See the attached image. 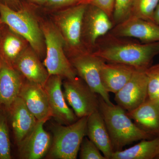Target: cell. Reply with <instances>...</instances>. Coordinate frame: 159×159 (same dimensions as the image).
Listing matches in <instances>:
<instances>
[{
    "label": "cell",
    "mask_w": 159,
    "mask_h": 159,
    "mask_svg": "<svg viewBox=\"0 0 159 159\" xmlns=\"http://www.w3.org/2000/svg\"><path fill=\"white\" fill-rule=\"evenodd\" d=\"M92 53L105 62L122 64L145 71L159 54V42L142 43L109 32L98 40Z\"/></svg>",
    "instance_id": "cell-1"
},
{
    "label": "cell",
    "mask_w": 159,
    "mask_h": 159,
    "mask_svg": "<svg viewBox=\"0 0 159 159\" xmlns=\"http://www.w3.org/2000/svg\"><path fill=\"white\" fill-rule=\"evenodd\" d=\"M42 11L39 6L22 0L18 10L0 2V19L5 25L24 37L41 60L45 57L44 37L40 25Z\"/></svg>",
    "instance_id": "cell-2"
},
{
    "label": "cell",
    "mask_w": 159,
    "mask_h": 159,
    "mask_svg": "<svg viewBox=\"0 0 159 159\" xmlns=\"http://www.w3.org/2000/svg\"><path fill=\"white\" fill-rule=\"evenodd\" d=\"M99 110L115 151L122 150L123 147L133 142L152 138L133 122L125 109L118 104L107 103L99 96Z\"/></svg>",
    "instance_id": "cell-3"
},
{
    "label": "cell",
    "mask_w": 159,
    "mask_h": 159,
    "mask_svg": "<svg viewBox=\"0 0 159 159\" xmlns=\"http://www.w3.org/2000/svg\"><path fill=\"white\" fill-rule=\"evenodd\" d=\"M40 25L46 47L43 62L49 76L57 75L65 79H74L77 77V73L66 54L64 42L59 31L49 17L42 16Z\"/></svg>",
    "instance_id": "cell-4"
},
{
    "label": "cell",
    "mask_w": 159,
    "mask_h": 159,
    "mask_svg": "<svg viewBox=\"0 0 159 159\" xmlns=\"http://www.w3.org/2000/svg\"><path fill=\"white\" fill-rule=\"evenodd\" d=\"M88 5L81 3L48 14L63 39L69 59L89 52L82 40L83 21Z\"/></svg>",
    "instance_id": "cell-5"
},
{
    "label": "cell",
    "mask_w": 159,
    "mask_h": 159,
    "mask_svg": "<svg viewBox=\"0 0 159 159\" xmlns=\"http://www.w3.org/2000/svg\"><path fill=\"white\" fill-rule=\"evenodd\" d=\"M88 117H82L69 125L53 124V140L48 158L76 159L83 140L87 135Z\"/></svg>",
    "instance_id": "cell-6"
},
{
    "label": "cell",
    "mask_w": 159,
    "mask_h": 159,
    "mask_svg": "<svg viewBox=\"0 0 159 159\" xmlns=\"http://www.w3.org/2000/svg\"><path fill=\"white\" fill-rule=\"evenodd\" d=\"M66 101L78 118L88 117L99 110V97L80 77L62 82Z\"/></svg>",
    "instance_id": "cell-7"
},
{
    "label": "cell",
    "mask_w": 159,
    "mask_h": 159,
    "mask_svg": "<svg viewBox=\"0 0 159 159\" xmlns=\"http://www.w3.org/2000/svg\"><path fill=\"white\" fill-rule=\"evenodd\" d=\"M69 59L77 76L107 103L112 104L109 93L103 87L100 77V67L104 61L89 52H84Z\"/></svg>",
    "instance_id": "cell-8"
},
{
    "label": "cell",
    "mask_w": 159,
    "mask_h": 159,
    "mask_svg": "<svg viewBox=\"0 0 159 159\" xmlns=\"http://www.w3.org/2000/svg\"><path fill=\"white\" fill-rule=\"evenodd\" d=\"M114 26L112 20L105 11L88 4L83 21L82 40L86 49L93 52L98 40L108 34Z\"/></svg>",
    "instance_id": "cell-9"
},
{
    "label": "cell",
    "mask_w": 159,
    "mask_h": 159,
    "mask_svg": "<svg viewBox=\"0 0 159 159\" xmlns=\"http://www.w3.org/2000/svg\"><path fill=\"white\" fill-rule=\"evenodd\" d=\"M145 71L136 70L126 84L115 94L117 104L127 111L136 108L148 99V78Z\"/></svg>",
    "instance_id": "cell-10"
},
{
    "label": "cell",
    "mask_w": 159,
    "mask_h": 159,
    "mask_svg": "<svg viewBox=\"0 0 159 159\" xmlns=\"http://www.w3.org/2000/svg\"><path fill=\"white\" fill-rule=\"evenodd\" d=\"M109 33L119 37L139 39L142 43L159 42V26L154 22L129 16L114 26Z\"/></svg>",
    "instance_id": "cell-11"
},
{
    "label": "cell",
    "mask_w": 159,
    "mask_h": 159,
    "mask_svg": "<svg viewBox=\"0 0 159 159\" xmlns=\"http://www.w3.org/2000/svg\"><path fill=\"white\" fill-rule=\"evenodd\" d=\"M62 79L57 75L49 76L44 88L48 95L52 117L59 124L69 125L77 121V117L67 103L62 90Z\"/></svg>",
    "instance_id": "cell-12"
},
{
    "label": "cell",
    "mask_w": 159,
    "mask_h": 159,
    "mask_svg": "<svg viewBox=\"0 0 159 159\" xmlns=\"http://www.w3.org/2000/svg\"><path fill=\"white\" fill-rule=\"evenodd\" d=\"M19 97L38 121L46 122L52 117L48 95L41 84L25 78Z\"/></svg>",
    "instance_id": "cell-13"
},
{
    "label": "cell",
    "mask_w": 159,
    "mask_h": 159,
    "mask_svg": "<svg viewBox=\"0 0 159 159\" xmlns=\"http://www.w3.org/2000/svg\"><path fill=\"white\" fill-rule=\"evenodd\" d=\"M24 79L12 64L0 57V105L7 111L18 97Z\"/></svg>",
    "instance_id": "cell-14"
},
{
    "label": "cell",
    "mask_w": 159,
    "mask_h": 159,
    "mask_svg": "<svg viewBox=\"0 0 159 159\" xmlns=\"http://www.w3.org/2000/svg\"><path fill=\"white\" fill-rule=\"evenodd\" d=\"M45 122L38 121L30 134L18 145L21 158L39 159L48 152L52 140L44 128Z\"/></svg>",
    "instance_id": "cell-15"
},
{
    "label": "cell",
    "mask_w": 159,
    "mask_h": 159,
    "mask_svg": "<svg viewBox=\"0 0 159 159\" xmlns=\"http://www.w3.org/2000/svg\"><path fill=\"white\" fill-rule=\"evenodd\" d=\"M25 79L44 86L49 77L42 60L29 45L13 65Z\"/></svg>",
    "instance_id": "cell-16"
},
{
    "label": "cell",
    "mask_w": 159,
    "mask_h": 159,
    "mask_svg": "<svg viewBox=\"0 0 159 159\" xmlns=\"http://www.w3.org/2000/svg\"><path fill=\"white\" fill-rule=\"evenodd\" d=\"M127 114L142 130L152 137H159L158 99L148 98L136 108L127 111Z\"/></svg>",
    "instance_id": "cell-17"
},
{
    "label": "cell",
    "mask_w": 159,
    "mask_h": 159,
    "mask_svg": "<svg viewBox=\"0 0 159 159\" xmlns=\"http://www.w3.org/2000/svg\"><path fill=\"white\" fill-rule=\"evenodd\" d=\"M8 111L18 145L34 129L38 121L19 96L11 103Z\"/></svg>",
    "instance_id": "cell-18"
},
{
    "label": "cell",
    "mask_w": 159,
    "mask_h": 159,
    "mask_svg": "<svg viewBox=\"0 0 159 159\" xmlns=\"http://www.w3.org/2000/svg\"><path fill=\"white\" fill-rule=\"evenodd\" d=\"M136 70L126 65L103 61L100 74L103 87L108 93H116L128 82Z\"/></svg>",
    "instance_id": "cell-19"
},
{
    "label": "cell",
    "mask_w": 159,
    "mask_h": 159,
    "mask_svg": "<svg viewBox=\"0 0 159 159\" xmlns=\"http://www.w3.org/2000/svg\"><path fill=\"white\" fill-rule=\"evenodd\" d=\"M106 159H111L115 151L108 130L99 110L88 117L87 135Z\"/></svg>",
    "instance_id": "cell-20"
},
{
    "label": "cell",
    "mask_w": 159,
    "mask_h": 159,
    "mask_svg": "<svg viewBox=\"0 0 159 159\" xmlns=\"http://www.w3.org/2000/svg\"><path fill=\"white\" fill-rule=\"evenodd\" d=\"M29 45L24 37L6 25L0 39V57L13 65Z\"/></svg>",
    "instance_id": "cell-21"
},
{
    "label": "cell",
    "mask_w": 159,
    "mask_h": 159,
    "mask_svg": "<svg viewBox=\"0 0 159 159\" xmlns=\"http://www.w3.org/2000/svg\"><path fill=\"white\" fill-rule=\"evenodd\" d=\"M159 152V137L144 139L124 150L114 152L111 159H153Z\"/></svg>",
    "instance_id": "cell-22"
},
{
    "label": "cell",
    "mask_w": 159,
    "mask_h": 159,
    "mask_svg": "<svg viewBox=\"0 0 159 159\" xmlns=\"http://www.w3.org/2000/svg\"><path fill=\"white\" fill-rule=\"evenodd\" d=\"M159 2V0H134L130 16L153 22L154 13Z\"/></svg>",
    "instance_id": "cell-23"
},
{
    "label": "cell",
    "mask_w": 159,
    "mask_h": 159,
    "mask_svg": "<svg viewBox=\"0 0 159 159\" xmlns=\"http://www.w3.org/2000/svg\"><path fill=\"white\" fill-rule=\"evenodd\" d=\"M11 159L9 128L5 114L0 110V159Z\"/></svg>",
    "instance_id": "cell-24"
},
{
    "label": "cell",
    "mask_w": 159,
    "mask_h": 159,
    "mask_svg": "<svg viewBox=\"0 0 159 159\" xmlns=\"http://www.w3.org/2000/svg\"><path fill=\"white\" fill-rule=\"evenodd\" d=\"M134 0H115L112 20L114 26L130 16Z\"/></svg>",
    "instance_id": "cell-25"
},
{
    "label": "cell",
    "mask_w": 159,
    "mask_h": 159,
    "mask_svg": "<svg viewBox=\"0 0 159 159\" xmlns=\"http://www.w3.org/2000/svg\"><path fill=\"white\" fill-rule=\"evenodd\" d=\"M148 78V98L158 99L159 97V63L151 66L145 70Z\"/></svg>",
    "instance_id": "cell-26"
},
{
    "label": "cell",
    "mask_w": 159,
    "mask_h": 159,
    "mask_svg": "<svg viewBox=\"0 0 159 159\" xmlns=\"http://www.w3.org/2000/svg\"><path fill=\"white\" fill-rule=\"evenodd\" d=\"M81 3H86L85 0H48L40 9L43 13L48 15Z\"/></svg>",
    "instance_id": "cell-27"
},
{
    "label": "cell",
    "mask_w": 159,
    "mask_h": 159,
    "mask_svg": "<svg viewBox=\"0 0 159 159\" xmlns=\"http://www.w3.org/2000/svg\"><path fill=\"white\" fill-rule=\"evenodd\" d=\"M79 152L80 159H106L97 146L86 137L81 142Z\"/></svg>",
    "instance_id": "cell-28"
},
{
    "label": "cell",
    "mask_w": 159,
    "mask_h": 159,
    "mask_svg": "<svg viewBox=\"0 0 159 159\" xmlns=\"http://www.w3.org/2000/svg\"><path fill=\"white\" fill-rule=\"evenodd\" d=\"M85 2L102 9L112 20L115 0H85Z\"/></svg>",
    "instance_id": "cell-29"
},
{
    "label": "cell",
    "mask_w": 159,
    "mask_h": 159,
    "mask_svg": "<svg viewBox=\"0 0 159 159\" xmlns=\"http://www.w3.org/2000/svg\"><path fill=\"white\" fill-rule=\"evenodd\" d=\"M0 2L14 10H18L22 5V0H0Z\"/></svg>",
    "instance_id": "cell-30"
},
{
    "label": "cell",
    "mask_w": 159,
    "mask_h": 159,
    "mask_svg": "<svg viewBox=\"0 0 159 159\" xmlns=\"http://www.w3.org/2000/svg\"><path fill=\"white\" fill-rule=\"evenodd\" d=\"M153 22L159 26V2L154 13Z\"/></svg>",
    "instance_id": "cell-31"
},
{
    "label": "cell",
    "mask_w": 159,
    "mask_h": 159,
    "mask_svg": "<svg viewBox=\"0 0 159 159\" xmlns=\"http://www.w3.org/2000/svg\"><path fill=\"white\" fill-rule=\"evenodd\" d=\"M25 1L40 7L43 6L48 0H25Z\"/></svg>",
    "instance_id": "cell-32"
},
{
    "label": "cell",
    "mask_w": 159,
    "mask_h": 159,
    "mask_svg": "<svg viewBox=\"0 0 159 159\" xmlns=\"http://www.w3.org/2000/svg\"><path fill=\"white\" fill-rule=\"evenodd\" d=\"M6 25L2 21V20L0 19V39H1V35L3 31L4 28H5Z\"/></svg>",
    "instance_id": "cell-33"
},
{
    "label": "cell",
    "mask_w": 159,
    "mask_h": 159,
    "mask_svg": "<svg viewBox=\"0 0 159 159\" xmlns=\"http://www.w3.org/2000/svg\"><path fill=\"white\" fill-rule=\"evenodd\" d=\"M156 159H159V152L158 153V154L156 158Z\"/></svg>",
    "instance_id": "cell-34"
},
{
    "label": "cell",
    "mask_w": 159,
    "mask_h": 159,
    "mask_svg": "<svg viewBox=\"0 0 159 159\" xmlns=\"http://www.w3.org/2000/svg\"><path fill=\"white\" fill-rule=\"evenodd\" d=\"M1 106L0 105V108H1Z\"/></svg>",
    "instance_id": "cell-35"
},
{
    "label": "cell",
    "mask_w": 159,
    "mask_h": 159,
    "mask_svg": "<svg viewBox=\"0 0 159 159\" xmlns=\"http://www.w3.org/2000/svg\"><path fill=\"white\" fill-rule=\"evenodd\" d=\"M158 99H159V98H158Z\"/></svg>",
    "instance_id": "cell-36"
}]
</instances>
